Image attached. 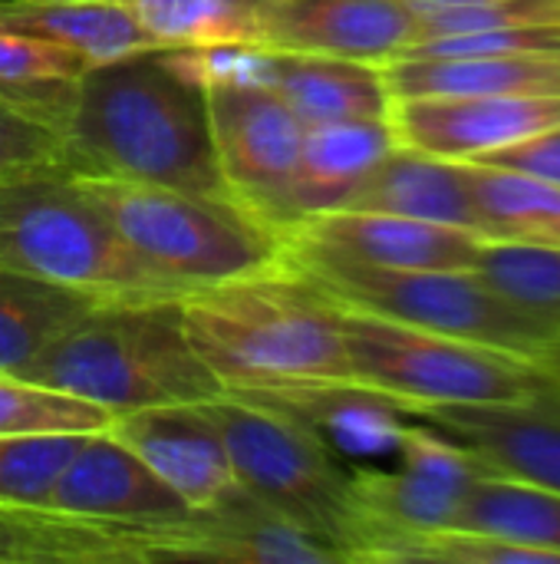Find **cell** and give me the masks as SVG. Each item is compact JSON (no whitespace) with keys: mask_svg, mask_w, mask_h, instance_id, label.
<instances>
[{"mask_svg":"<svg viewBox=\"0 0 560 564\" xmlns=\"http://www.w3.org/2000/svg\"><path fill=\"white\" fill-rule=\"evenodd\" d=\"M59 135L73 172L231 198L211 142L208 93L195 50H142L86 66Z\"/></svg>","mask_w":560,"mask_h":564,"instance_id":"obj_1","label":"cell"},{"mask_svg":"<svg viewBox=\"0 0 560 564\" xmlns=\"http://www.w3.org/2000/svg\"><path fill=\"white\" fill-rule=\"evenodd\" d=\"M182 324L231 393L356 387L337 307L284 268L185 294Z\"/></svg>","mask_w":560,"mask_h":564,"instance_id":"obj_2","label":"cell"},{"mask_svg":"<svg viewBox=\"0 0 560 564\" xmlns=\"http://www.w3.org/2000/svg\"><path fill=\"white\" fill-rule=\"evenodd\" d=\"M17 377L83 397L112 416L224 393L185 334L182 301L96 304Z\"/></svg>","mask_w":560,"mask_h":564,"instance_id":"obj_3","label":"cell"},{"mask_svg":"<svg viewBox=\"0 0 560 564\" xmlns=\"http://www.w3.org/2000/svg\"><path fill=\"white\" fill-rule=\"evenodd\" d=\"M0 268L69 288L92 304L182 301L191 294L155 271L76 188L69 172L0 185Z\"/></svg>","mask_w":560,"mask_h":564,"instance_id":"obj_4","label":"cell"},{"mask_svg":"<svg viewBox=\"0 0 560 564\" xmlns=\"http://www.w3.org/2000/svg\"><path fill=\"white\" fill-rule=\"evenodd\" d=\"M201 406L221 430L234 479L248 496L333 549L343 564H360L366 512L356 469L343 466L310 423L228 390Z\"/></svg>","mask_w":560,"mask_h":564,"instance_id":"obj_5","label":"cell"},{"mask_svg":"<svg viewBox=\"0 0 560 564\" xmlns=\"http://www.w3.org/2000/svg\"><path fill=\"white\" fill-rule=\"evenodd\" d=\"M281 268L337 307L498 347L535 364L554 344L541 324L512 307L475 271L380 268L300 238H284Z\"/></svg>","mask_w":560,"mask_h":564,"instance_id":"obj_6","label":"cell"},{"mask_svg":"<svg viewBox=\"0 0 560 564\" xmlns=\"http://www.w3.org/2000/svg\"><path fill=\"white\" fill-rule=\"evenodd\" d=\"M69 175L155 271L188 291L281 271L284 238L238 202L92 172Z\"/></svg>","mask_w":560,"mask_h":564,"instance_id":"obj_7","label":"cell"},{"mask_svg":"<svg viewBox=\"0 0 560 564\" xmlns=\"http://www.w3.org/2000/svg\"><path fill=\"white\" fill-rule=\"evenodd\" d=\"M337 307V304H333ZM353 383L389 397L403 413L446 403H525L548 377L518 354L337 307Z\"/></svg>","mask_w":560,"mask_h":564,"instance_id":"obj_8","label":"cell"},{"mask_svg":"<svg viewBox=\"0 0 560 564\" xmlns=\"http://www.w3.org/2000/svg\"><path fill=\"white\" fill-rule=\"evenodd\" d=\"M205 93L218 172L231 198L271 225L281 238L294 228V172L304 145V122L234 50H195Z\"/></svg>","mask_w":560,"mask_h":564,"instance_id":"obj_9","label":"cell"},{"mask_svg":"<svg viewBox=\"0 0 560 564\" xmlns=\"http://www.w3.org/2000/svg\"><path fill=\"white\" fill-rule=\"evenodd\" d=\"M396 453V473L356 469V492L366 512L360 564H380L386 542L396 535L452 529L475 479L492 473L475 453L426 426H403Z\"/></svg>","mask_w":560,"mask_h":564,"instance_id":"obj_10","label":"cell"},{"mask_svg":"<svg viewBox=\"0 0 560 564\" xmlns=\"http://www.w3.org/2000/svg\"><path fill=\"white\" fill-rule=\"evenodd\" d=\"M40 506L99 525L149 532L158 545L162 529L178 525L195 512L106 430L83 440Z\"/></svg>","mask_w":560,"mask_h":564,"instance_id":"obj_11","label":"cell"},{"mask_svg":"<svg viewBox=\"0 0 560 564\" xmlns=\"http://www.w3.org/2000/svg\"><path fill=\"white\" fill-rule=\"evenodd\" d=\"M396 142L475 162L495 149L560 126V93H482V96H409L393 99Z\"/></svg>","mask_w":560,"mask_h":564,"instance_id":"obj_12","label":"cell"},{"mask_svg":"<svg viewBox=\"0 0 560 564\" xmlns=\"http://www.w3.org/2000/svg\"><path fill=\"white\" fill-rule=\"evenodd\" d=\"M406 416L455 440L498 476L560 492V393L551 383L525 403H446Z\"/></svg>","mask_w":560,"mask_h":564,"instance_id":"obj_13","label":"cell"},{"mask_svg":"<svg viewBox=\"0 0 560 564\" xmlns=\"http://www.w3.org/2000/svg\"><path fill=\"white\" fill-rule=\"evenodd\" d=\"M106 433L132 449L191 509H211L241 489L224 436L201 403H165L119 413Z\"/></svg>","mask_w":560,"mask_h":564,"instance_id":"obj_14","label":"cell"},{"mask_svg":"<svg viewBox=\"0 0 560 564\" xmlns=\"http://www.w3.org/2000/svg\"><path fill=\"white\" fill-rule=\"evenodd\" d=\"M419 36L399 0H271L257 50L389 63Z\"/></svg>","mask_w":560,"mask_h":564,"instance_id":"obj_15","label":"cell"},{"mask_svg":"<svg viewBox=\"0 0 560 564\" xmlns=\"http://www.w3.org/2000/svg\"><path fill=\"white\" fill-rule=\"evenodd\" d=\"M284 238H300L363 264L406 271H472L485 241L472 228L360 208L307 215Z\"/></svg>","mask_w":560,"mask_h":564,"instance_id":"obj_16","label":"cell"},{"mask_svg":"<svg viewBox=\"0 0 560 564\" xmlns=\"http://www.w3.org/2000/svg\"><path fill=\"white\" fill-rule=\"evenodd\" d=\"M162 562L343 564L333 549L310 539L244 489L162 529Z\"/></svg>","mask_w":560,"mask_h":564,"instance_id":"obj_17","label":"cell"},{"mask_svg":"<svg viewBox=\"0 0 560 564\" xmlns=\"http://www.w3.org/2000/svg\"><path fill=\"white\" fill-rule=\"evenodd\" d=\"M234 56L254 79L271 86L304 126L389 116L393 96L380 63L284 50H234Z\"/></svg>","mask_w":560,"mask_h":564,"instance_id":"obj_18","label":"cell"},{"mask_svg":"<svg viewBox=\"0 0 560 564\" xmlns=\"http://www.w3.org/2000/svg\"><path fill=\"white\" fill-rule=\"evenodd\" d=\"M149 532L73 519L43 506L0 502V564H155Z\"/></svg>","mask_w":560,"mask_h":564,"instance_id":"obj_19","label":"cell"},{"mask_svg":"<svg viewBox=\"0 0 560 564\" xmlns=\"http://www.w3.org/2000/svg\"><path fill=\"white\" fill-rule=\"evenodd\" d=\"M347 208L389 212L479 231L465 162L429 155L403 142H396L376 162V169L366 175V182L356 188Z\"/></svg>","mask_w":560,"mask_h":564,"instance_id":"obj_20","label":"cell"},{"mask_svg":"<svg viewBox=\"0 0 560 564\" xmlns=\"http://www.w3.org/2000/svg\"><path fill=\"white\" fill-rule=\"evenodd\" d=\"M393 145H396V132L389 116L307 126L300 162L294 172L297 221L307 215L347 208L356 188L366 182V175Z\"/></svg>","mask_w":560,"mask_h":564,"instance_id":"obj_21","label":"cell"},{"mask_svg":"<svg viewBox=\"0 0 560 564\" xmlns=\"http://www.w3.org/2000/svg\"><path fill=\"white\" fill-rule=\"evenodd\" d=\"M393 99L409 96H482V93H560V50L446 56L383 63Z\"/></svg>","mask_w":560,"mask_h":564,"instance_id":"obj_22","label":"cell"},{"mask_svg":"<svg viewBox=\"0 0 560 564\" xmlns=\"http://www.w3.org/2000/svg\"><path fill=\"white\" fill-rule=\"evenodd\" d=\"M0 23L63 46L89 66L152 50V36L125 0H33L0 7Z\"/></svg>","mask_w":560,"mask_h":564,"instance_id":"obj_23","label":"cell"},{"mask_svg":"<svg viewBox=\"0 0 560 564\" xmlns=\"http://www.w3.org/2000/svg\"><path fill=\"white\" fill-rule=\"evenodd\" d=\"M162 50H257L271 0H125Z\"/></svg>","mask_w":560,"mask_h":564,"instance_id":"obj_24","label":"cell"},{"mask_svg":"<svg viewBox=\"0 0 560 564\" xmlns=\"http://www.w3.org/2000/svg\"><path fill=\"white\" fill-rule=\"evenodd\" d=\"M452 529H469L548 552L560 564V492L498 473L475 479Z\"/></svg>","mask_w":560,"mask_h":564,"instance_id":"obj_25","label":"cell"},{"mask_svg":"<svg viewBox=\"0 0 560 564\" xmlns=\"http://www.w3.org/2000/svg\"><path fill=\"white\" fill-rule=\"evenodd\" d=\"M465 169L482 238L560 241V185L485 162H465Z\"/></svg>","mask_w":560,"mask_h":564,"instance_id":"obj_26","label":"cell"},{"mask_svg":"<svg viewBox=\"0 0 560 564\" xmlns=\"http://www.w3.org/2000/svg\"><path fill=\"white\" fill-rule=\"evenodd\" d=\"M92 307L69 288L0 268V373L23 370Z\"/></svg>","mask_w":560,"mask_h":564,"instance_id":"obj_27","label":"cell"},{"mask_svg":"<svg viewBox=\"0 0 560 564\" xmlns=\"http://www.w3.org/2000/svg\"><path fill=\"white\" fill-rule=\"evenodd\" d=\"M86 66L76 53L0 23V102L50 122L56 132Z\"/></svg>","mask_w":560,"mask_h":564,"instance_id":"obj_28","label":"cell"},{"mask_svg":"<svg viewBox=\"0 0 560 564\" xmlns=\"http://www.w3.org/2000/svg\"><path fill=\"white\" fill-rule=\"evenodd\" d=\"M512 307L560 340V241L485 238L472 268Z\"/></svg>","mask_w":560,"mask_h":564,"instance_id":"obj_29","label":"cell"},{"mask_svg":"<svg viewBox=\"0 0 560 564\" xmlns=\"http://www.w3.org/2000/svg\"><path fill=\"white\" fill-rule=\"evenodd\" d=\"M112 423V413L23 380L17 373H0V436H69V433H102Z\"/></svg>","mask_w":560,"mask_h":564,"instance_id":"obj_30","label":"cell"},{"mask_svg":"<svg viewBox=\"0 0 560 564\" xmlns=\"http://www.w3.org/2000/svg\"><path fill=\"white\" fill-rule=\"evenodd\" d=\"M419 20V36L560 23V0H399ZM413 40V43H416Z\"/></svg>","mask_w":560,"mask_h":564,"instance_id":"obj_31","label":"cell"},{"mask_svg":"<svg viewBox=\"0 0 560 564\" xmlns=\"http://www.w3.org/2000/svg\"><path fill=\"white\" fill-rule=\"evenodd\" d=\"M86 436H0V502L40 506Z\"/></svg>","mask_w":560,"mask_h":564,"instance_id":"obj_32","label":"cell"},{"mask_svg":"<svg viewBox=\"0 0 560 564\" xmlns=\"http://www.w3.org/2000/svg\"><path fill=\"white\" fill-rule=\"evenodd\" d=\"M46 172H73L63 135L50 122L0 102V185Z\"/></svg>","mask_w":560,"mask_h":564,"instance_id":"obj_33","label":"cell"},{"mask_svg":"<svg viewBox=\"0 0 560 564\" xmlns=\"http://www.w3.org/2000/svg\"><path fill=\"white\" fill-rule=\"evenodd\" d=\"M475 162H485V165H498V169H515V172H525V175H535L541 182H551L560 185V126L554 129H545L531 139H521V142H512L505 149H495Z\"/></svg>","mask_w":560,"mask_h":564,"instance_id":"obj_34","label":"cell"},{"mask_svg":"<svg viewBox=\"0 0 560 564\" xmlns=\"http://www.w3.org/2000/svg\"><path fill=\"white\" fill-rule=\"evenodd\" d=\"M538 367H541V373H545L554 387H560V340L558 344H551V347L541 354Z\"/></svg>","mask_w":560,"mask_h":564,"instance_id":"obj_35","label":"cell"},{"mask_svg":"<svg viewBox=\"0 0 560 564\" xmlns=\"http://www.w3.org/2000/svg\"><path fill=\"white\" fill-rule=\"evenodd\" d=\"M10 3H33V0H0V7H10Z\"/></svg>","mask_w":560,"mask_h":564,"instance_id":"obj_36","label":"cell"},{"mask_svg":"<svg viewBox=\"0 0 560 564\" xmlns=\"http://www.w3.org/2000/svg\"><path fill=\"white\" fill-rule=\"evenodd\" d=\"M548 383H551V380H548ZM551 387H554V383H551ZM554 390H558V393H560V387H554Z\"/></svg>","mask_w":560,"mask_h":564,"instance_id":"obj_37","label":"cell"}]
</instances>
